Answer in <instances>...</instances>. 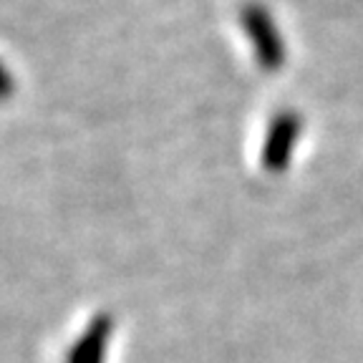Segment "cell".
Here are the masks:
<instances>
[{
  "label": "cell",
  "instance_id": "obj_1",
  "mask_svg": "<svg viewBox=\"0 0 363 363\" xmlns=\"http://www.w3.org/2000/svg\"><path fill=\"white\" fill-rule=\"evenodd\" d=\"M240 23H242L245 33L252 43L257 66L267 74L280 71L285 66V58H288V48H285V40L272 21L270 11L260 3H247L240 11Z\"/></svg>",
  "mask_w": 363,
  "mask_h": 363
},
{
  "label": "cell",
  "instance_id": "obj_2",
  "mask_svg": "<svg viewBox=\"0 0 363 363\" xmlns=\"http://www.w3.org/2000/svg\"><path fill=\"white\" fill-rule=\"evenodd\" d=\"M303 131L301 113L295 111H280L272 119L270 129L265 134V144H262V167L270 174H280L290 167L295 144Z\"/></svg>",
  "mask_w": 363,
  "mask_h": 363
},
{
  "label": "cell",
  "instance_id": "obj_3",
  "mask_svg": "<svg viewBox=\"0 0 363 363\" xmlns=\"http://www.w3.org/2000/svg\"><path fill=\"white\" fill-rule=\"evenodd\" d=\"M113 320L111 315H96L91 320V325L86 328V333L79 338V343L71 351L68 363H104L108 348V338H111Z\"/></svg>",
  "mask_w": 363,
  "mask_h": 363
},
{
  "label": "cell",
  "instance_id": "obj_4",
  "mask_svg": "<svg viewBox=\"0 0 363 363\" xmlns=\"http://www.w3.org/2000/svg\"><path fill=\"white\" fill-rule=\"evenodd\" d=\"M13 94H16V79H13L11 68L0 61V104L8 101Z\"/></svg>",
  "mask_w": 363,
  "mask_h": 363
}]
</instances>
